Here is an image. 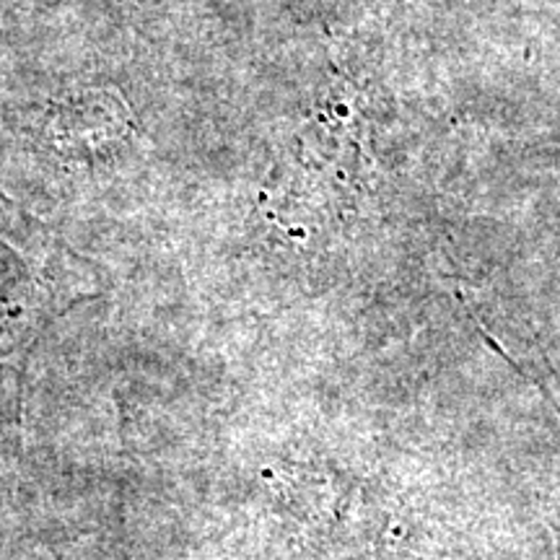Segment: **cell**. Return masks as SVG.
Segmentation results:
<instances>
[{
  "instance_id": "1",
  "label": "cell",
  "mask_w": 560,
  "mask_h": 560,
  "mask_svg": "<svg viewBox=\"0 0 560 560\" xmlns=\"http://www.w3.org/2000/svg\"><path fill=\"white\" fill-rule=\"evenodd\" d=\"M540 389H542V395L548 397V402L552 405V410H556L558 418H560V400H558L556 392H552V389L548 387V384H542V382H540ZM558 560H560V527H558Z\"/></svg>"
}]
</instances>
